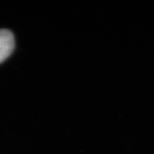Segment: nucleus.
Instances as JSON below:
<instances>
[{
	"instance_id": "nucleus-1",
	"label": "nucleus",
	"mask_w": 154,
	"mask_h": 154,
	"mask_svg": "<svg viewBox=\"0 0 154 154\" xmlns=\"http://www.w3.org/2000/svg\"><path fill=\"white\" fill-rule=\"evenodd\" d=\"M15 41L10 30L0 29V64L14 51Z\"/></svg>"
}]
</instances>
